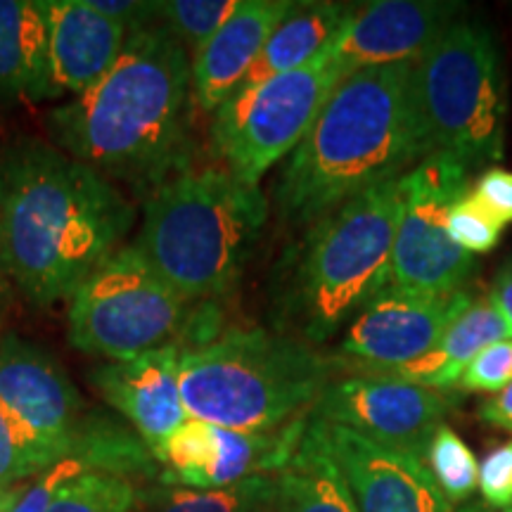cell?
I'll list each match as a JSON object with an SVG mask.
<instances>
[{"instance_id":"obj_1","label":"cell","mask_w":512,"mask_h":512,"mask_svg":"<svg viewBox=\"0 0 512 512\" xmlns=\"http://www.w3.org/2000/svg\"><path fill=\"white\" fill-rule=\"evenodd\" d=\"M136 207L50 140L0 147V268L36 306L69 299L124 247Z\"/></svg>"},{"instance_id":"obj_2","label":"cell","mask_w":512,"mask_h":512,"mask_svg":"<svg viewBox=\"0 0 512 512\" xmlns=\"http://www.w3.org/2000/svg\"><path fill=\"white\" fill-rule=\"evenodd\" d=\"M192 57L162 24L126 36L102 79L46 114L50 143L140 200L192 164Z\"/></svg>"},{"instance_id":"obj_3","label":"cell","mask_w":512,"mask_h":512,"mask_svg":"<svg viewBox=\"0 0 512 512\" xmlns=\"http://www.w3.org/2000/svg\"><path fill=\"white\" fill-rule=\"evenodd\" d=\"M415 62L370 67L337 83L273 188L278 219L313 223L430 155L413 93Z\"/></svg>"},{"instance_id":"obj_4","label":"cell","mask_w":512,"mask_h":512,"mask_svg":"<svg viewBox=\"0 0 512 512\" xmlns=\"http://www.w3.org/2000/svg\"><path fill=\"white\" fill-rule=\"evenodd\" d=\"M266 219L259 185L223 164H190L143 200L131 245L185 302H209L238 283Z\"/></svg>"},{"instance_id":"obj_5","label":"cell","mask_w":512,"mask_h":512,"mask_svg":"<svg viewBox=\"0 0 512 512\" xmlns=\"http://www.w3.org/2000/svg\"><path fill=\"white\" fill-rule=\"evenodd\" d=\"M337 361L290 332L226 330L185 344L178 361L188 418L238 432H275L313 411Z\"/></svg>"},{"instance_id":"obj_6","label":"cell","mask_w":512,"mask_h":512,"mask_svg":"<svg viewBox=\"0 0 512 512\" xmlns=\"http://www.w3.org/2000/svg\"><path fill=\"white\" fill-rule=\"evenodd\" d=\"M399 204L396 178L363 190L306 228L280 273L275 294L280 328L316 347L384 290Z\"/></svg>"},{"instance_id":"obj_7","label":"cell","mask_w":512,"mask_h":512,"mask_svg":"<svg viewBox=\"0 0 512 512\" xmlns=\"http://www.w3.org/2000/svg\"><path fill=\"white\" fill-rule=\"evenodd\" d=\"M413 93L430 155L446 152L470 169L503 157L501 55L482 24L453 22L415 62Z\"/></svg>"},{"instance_id":"obj_8","label":"cell","mask_w":512,"mask_h":512,"mask_svg":"<svg viewBox=\"0 0 512 512\" xmlns=\"http://www.w3.org/2000/svg\"><path fill=\"white\" fill-rule=\"evenodd\" d=\"M190 306L136 247L124 245L69 297L67 339L86 356L126 361L178 342Z\"/></svg>"},{"instance_id":"obj_9","label":"cell","mask_w":512,"mask_h":512,"mask_svg":"<svg viewBox=\"0 0 512 512\" xmlns=\"http://www.w3.org/2000/svg\"><path fill=\"white\" fill-rule=\"evenodd\" d=\"M339 81L342 72L323 48L299 69L235 91L211 121L216 157L242 183L259 185L280 159L297 150Z\"/></svg>"},{"instance_id":"obj_10","label":"cell","mask_w":512,"mask_h":512,"mask_svg":"<svg viewBox=\"0 0 512 512\" xmlns=\"http://www.w3.org/2000/svg\"><path fill=\"white\" fill-rule=\"evenodd\" d=\"M470 166L446 152H432L399 178V221L389 259V290L453 294L465 290L477 259L448 238L446 214L467 192Z\"/></svg>"},{"instance_id":"obj_11","label":"cell","mask_w":512,"mask_h":512,"mask_svg":"<svg viewBox=\"0 0 512 512\" xmlns=\"http://www.w3.org/2000/svg\"><path fill=\"white\" fill-rule=\"evenodd\" d=\"M448 401L434 389L384 375L332 380L313 406L311 418L347 427L389 451L425 463L434 432L444 425Z\"/></svg>"},{"instance_id":"obj_12","label":"cell","mask_w":512,"mask_h":512,"mask_svg":"<svg viewBox=\"0 0 512 512\" xmlns=\"http://www.w3.org/2000/svg\"><path fill=\"white\" fill-rule=\"evenodd\" d=\"M0 408L62 458L79 456L95 425L55 356L17 335L0 339Z\"/></svg>"},{"instance_id":"obj_13","label":"cell","mask_w":512,"mask_h":512,"mask_svg":"<svg viewBox=\"0 0 512 512\" xmlns=\"http://www.w3.org/2000/svg\"><path fill=\"white\" fill-rule=\"evenodd\" d=\"M472 302L467 290L437 297L384 287L351 320L339 351L361 373L406 366L425 356Z\"/></svg>"},{"instance_id":"obj_14","label":"cell","mask_w":512,"mask_h":512,"mask_svg":"<svg viewBox=\"0 0 512 512\" xmlns=\"http://www.w3.org/2000/svg\"><path fill=\"white\" fill-rule=\"evenodd\" d=\"M309 427L342 472L358 512H453L420 458L311 415Z\"/></svg>"},{"instance_id":"obj_15","label":"cell","mask_w":512,"mask_h":512,"mask_svg":"<svg viewBox=\"0 0 512 512\" xmlns=\"http://www.w3.org/2000/svg\"><path fill=\"white\" fill-rule=\"evenodd\" d=\"M458 12V3L441 0H377L349 19L328 53L342 79L361 69L418 62Z\"/></svg>"},{"instance_id":"obj_16","label":"cell","mask_w":512,"mask_h":512,"mask_svg":"<svg viewBox=\"0 0 512 512\" xmlns=\"http://www.w3.org/2000/svg\"><path fill=\"white\" fill-rule=\"evenodd\" d=\"M183 347V342H174L88 370L95 394L124 415L150 453L188 420L178 377Z\"/></svg>"},{"instance_id":"obj_17","label":"cell","mask_w":512,"mask_h":512,"mask_svg":"<svg viewBox=\"0 0 512 512\" xmlns=\"http://www.w3.org/2000/svg\"><path fill=\"white\" fill-rule=\"evenodd\" d=\"M48 27L50 98H79L119 60L126 29L88 0H41Z\"/></svg>"},{"instance_id":"obj_18","label":"cell","mask_w":512,"mask_h":512,"mask_svg":"<svg viewBox=\"0 0 512 512\" xmlns=\"http://www.w3.org/2000/svg\"><path fill=\"white\" fill-rule=\"evenodd\" d=\"M292 0H242V8L192 55V98L204 114H214L240 86Z\"/></svg>"},{"instance_id":"obj_19","label":"cell","mask_w":512,"mask_h":512,"mask_svg":"<svg viewBox=\"0 0 512 512\" xmlns=\"http://www.w3.org/2000/svg\"><path fill=\"white\" fill-rule=\"evenodd\" d=\"M510 330L491 299H475L460 316L453 320L451 328L425 356L415 358L406 366L384 368V370H366L361 375H384L394 380L418 384L425 389H439L448 392L460 382L465 368L479 351L489 344L510 339Z\"/></svg>"},{"instance_id":"obj_20","label":"cell","mask_w":512,"mask_h":512,"mask_svg":"<svg viewBox=\"0 0 512 512\" xmlns=\"http://www.w3.org/2000/svg\"><path fill=\"white\" fill-rule=\"evenodd\" d=\"M43 100H53L43 3L0 0V102Z\"/></svg>"},{"instance_id":"obj_21","label":"cell","mask_w":512,"mask_h":512,"mask_svg":"<svg viewBox=\"0 0 512 512\" xmlns=\"http://www.w3.org/2000/svg\"><path fill=\"white\" fill-rule=\"evenodd\" d=\"M358 8L347 3H297L266 41L245 79L235 91L261 86L275 76L299 69L349 24Z\"/></svg>"},{"instance_id":"obj_22","label":"cell","mask_w":512,"mask_h":512,"mask_svg":"<svg viewBox=\"0 0 512 512\" xmlns=\"http://www.w3.org/2000/svg\"><path fill=\"white\" fill-rule=\"evenodd\" d=\"M275 482V498L283 512H358L342 472L309 425L297 453L275 475Z\"/></svg>"},{"instance_id":"obj_23","label":"cell","mask_w":512,"mask_h":512,"mask_svg":"<svg viewBox=\"0 0 512 512\" xmlns=\"http://www.w3.org/2000/svg\"><path fill=\"white\" fill-rule=\"evenodd\" d=\"M275 475L252 477L223 489H188V486L145 484L138 486L133 512H252L275 496Z\"/></svg>"},{"instance_id":"obj_24","label":"cell","mask_w":512,"mask_h":512,"mask_svg":"<svg viewBox=\"0 0 512 512\" xmlns=\"http://www.w3.org/2000/svg\"><path fill=\"white\" fill-rule=\"evenodd\" d=\"M425 465L448 503H463L479 489V460L463 437L441 425L427 446Z\"/></svg>"},{"instance_id":"obj_25","label":"cell","mask_w":512,"mask_h":512,"mask_svg":"<svg viewBox=\"0 0 512 512\" xmlns=\"http://www.w3.org/2000/svg\"><path fill=\"white\" fill-rule=\"evenodd\" d=\"M138 484L105 470H88L64 484L48 512H133Z\"/></svg>"},{"instance_id":"obj_26","label":"cell","mask_w":512,"mask_h":512,"mask_svg":"<svg viewBox=\"0 0 512 512\" xmlns=\"http://www.w3.org/2000/svg\"><path fill=\"white\" fill-rule=\"evenodd\" d=\"M240 8L242 0H162L159 24L192 57Z\"/></svg>"},{"instance_id":"obj_27","label":"cell","mask_w":512,"mask_h":512,"mask_svg":"<svg viewBox=\"0 0 512 512\" xmlns=\"http://www.w3.org/2000/svg\"><path fill=\"white\" fill-rule=\"evenodd\" d=\"M64 460L0 408V489H15Z\"/></svg>"},{"instance_id":"obj_28","label":"cell","mask_w":512,"mask_h":512,"mask_svg":"<svg viewBox=\"0 0 512 512\" xmlns=\"http://www.w3.org/2000/svg\"><path fill=\"white\" fill-rule=\"evenodd\" d=\"M448 238L467 254H489L501 242L503 226L475 200L472 192H465L451 204L446 214Z\"/></svg>"},{"instance_id":"obj_29","label":"cell","mask_w":512,"mask_h":512,"mask_svg":"<svg viewBox=\"0 0 512 512\" xmlns=\"http://www.w3.org/2000/svg\"><path fill=\"white\" fill-rule=\"evenodd\" d=\"M88 470H93V465L81 456L60 460V463H55L46 472L31 479L29 484L19 486L15 505H12L10 512H48L62 486Z\"/></svg>"},{"instance_id":"obj_30","label":"cell","mask_w":512,"mask_h":512,"mask_svg":"<svg viewBox=\"0 0 512 512\" xmlns=\"http://www.w3.org/2000/svg\"><path fill=\"white\" fill-rule=\"evenodd\" d=\"M512 382V337L489 344L472 358L460 377V389L467 394H498Z\"/></svg>"},{"instance_id":"obj_31","label":"cell","mask_w":512,"mask_h":512,"mask_svg":"<svg viewBox=\"0 0 512 512\" xmlns=\"http://www.w3.org/2000/svg\"><path fill=\"white\" fill-rule=\"evenodd\" d=\"M479 491L486 505L494 508L512 505V439L491 448L479 463Z\"/></svg>"},{"instance_id":"obj_32","label":"cell","mask_w":512,"mask_h":512,"mask_svg":"<svg viewBox=\"0 0 512 512\" xmlns=\"http://www.w3.org/2000/svg\"><path fill=\"white\" fill-rule=\"evenodd\" d=\"M472 195L501 226L512 223V171L491 166L477 178Z\"/></svg>"},{"instance_id":"obj_33","label":"cell","mask_w":512,"mask_h":512,"mask_svg":"<svg viewBox=\"0 0 512 512\" xmlns=\"http://www.w3.org/2000/svg\"><path fill=\"white\" fill-rule=\"evenodd\" d=\"M88 3L100 15L124 27L126 34L159 24V3H147V0H88Z\"/></svg>"},{"instance_id":"obj_34","label":"cell","mask_w":512,"mask_h":512,"mask_svg":"<svg viewBox=\"0 0 512 512\" xmlns=\"http://www.w3.org/2000/svg\"><path fill=\"white\" fill-rule=\"evenodd\" d=\"M479 418L489 425L498 427V430H505L512 434V382L508 387H503L501 392L491 396L489 401L482 403L479 408Z\"/></svg>"},{"instance_id":"obj_35","label":"cell","mask_w":512,"mask_h":512,"mask_svg":"<svg viewBox=\"0 0 512 512\" xmlns=\"http://www.w3.org/2000/svg\"><path fill=\"white\" fill-rule=\"evenodd\" d=\"M491 304L496 306L498 313H501L505 325H508L510 335H512V259L505 261L501 266V271L496 273L494 285H491L489 292Z\"/></svg>"},{"instance_id":"obj_36","label":"cell","mask_w":512,"mask_h":512,"mask_svg":"<svg viewBox=\"0 0 512 512\" xmlns=\"http://www.w3.org/2000/svg\"><path fill=\"white\" fill-rule=\"evenodd\" d=\"M453 512H512V505L510 508H494V505H486V503H465V505H458Z\"/></svg>"},{"instance_id":"obj_37","label":"cell","mask_w":512,"mask_h":512,"mask_svg":"<svg viewBox=\"0 0 512 512\" xmlns=\"http://www.w3.org/2000/svg\"><path fill=\"white\" fill-rule=\"evenodd\" d=\"M17 491H19V486H15V489H0V512L12 510V505H15V498H17Z\"/></svg>"},{"instance_id":"obj_38","label":"cell","mask_w":512,"mask_h":512,"mask_svg":"<svg viewBox=\"0 0 512 512\" xmlns=\"http://www.w3.org/2000/svg\"><path fill=\"white\" fill-rule=\"evenodd\" d=\"M275 494H278V491H275ZM252 512H283V510H280L278 498L271 496V498H266V501L261 503V505H256V508H254Z\"/></svg>"}]
</instances>
